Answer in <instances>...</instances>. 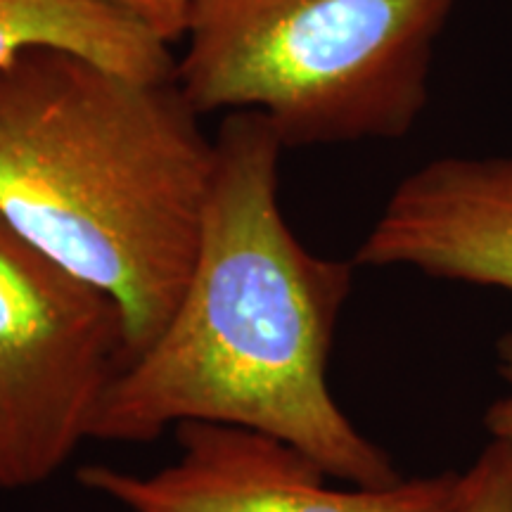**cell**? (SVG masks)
Listing matches in <instances>:
<instances>
[{"label":"cell","instance_id":"obj_1","mask_svg":"<svg viewBox=\"0 0 512 512\" xmlns=\"http://www.w3.org/2000/svg\"><path fill=\"white\" fill-rule=\"evenodd\" d=\"M283 150L261 114L223 117L181 299L107 387L91 439L147 444L183 422L242 427L285 441L328 477L387 489L399 470L328 387L354 261L316 256L292 233L278 197Z\"/></svg>","mask_w":512,"mask_h":512},{"label":"cell","instance_id":"obj_4","mask_svg":"<svg viewBox=\"0 0 512 512\" xmlns=\"http://www.w3.org/2000/svg\"><path fill=\"white\" fill-rule=\"evenodd\" d=\"M128 358L124 316L0 214V491L72 460Z\"/></svg>","mask_w":512,"mask_h":512},{"label":"cell","instance_id":"obj_10","mask_svg":"<svg viewBox=\"0 0 512 512\" xmlns=\"http://www.w3.org/2000/svg\"><path fill=\"white\" fill-rule=\"evenodd\" d=\"M498 373L512 387V332L510 335H503L501 342H498ZM484 425L491 432V437L510 441L512 444V394L491 403L489 411L484 415Z\"/></svg>","mask_w":512,"mask_h":512},{"label":"cell","instance_id":"obj_2","mask_svg":"<svg viewBox=\"0 0 512 512\" xmlns=\"http://www.w3.org/2000/svg\"><path fill=\"white\" fill-rule=\"evenodd\" d=\"M211 166L214 138L176 81L55 48L0 64V214L117 302L126 363L181 299Z\"/></svg>","mask_w":512,"mask_h":512},{"label":"cell","instance_id":"obj_6","mask_svg":"<svg viewBox=\"0 0 512 512\" xmlns=\"http://www.w3.org/2000/svg\"><path fill=\"white\" fill-rule=\"evenodd\" d=\"M354 266L512 292V157H441L396 185Z\"/></svg>","mask_w":512,"mask_h":512},{"label":"cell","instance_id":"obj_3","mask_svg":"<svg viewBox=\"0 0 512 512\" xmlns=\"http://www.w3.org/2000/svg\"><path fill=\"white\" fill-rule=\"evenodd\" d=\"M456 3L185 0L176 86L200 117L261 114L285 150L401 138Z\"/></svg>","mask_w":512,"mask_h":512},{"label":"cell","instance_id":"obj_8","mask_svg":"<svg viewBox=\"0 0 512 512\" xmlns=\"http://www.w3.org/2000/svg\"><path fill=\"white\" fill-rule=\"evenodd\" d=\"M453 512H512V444L491 439L465 475H460Z\"/></svg>","mask_w":512,"mask_h":512},{"label":"cell","instance_id":"obj_7","mask_svg":"<svg viewBox=\"0 0 512 512\" xmlns=\"http://www.w3.org/2000/svg\"><path fill=\"white\" fill-rule=\"evenodd\" d=\"M36 48L69 50L143 81H176L171 43L105 0H0V64Z\"/></svg>","mask_w":512,"mask_h":512},{"label":"cell","instance_id":"obj_9","mask_svg":"<svg viewBox=\"0 0 512 512\" xmlns=\"http://www.w3.org/2000/svg\"><path fill=\"white\" fill-rule=\"evenodd\" d=\"M150 27L166 43L181 41L185 0H105Z\"/></svg>","mask_w":512,"mask_h":512},{"label":"cell","instance_id":"obj_5","mask_svg":"<svg viewBox=\"0 0 512 512\" xmlns=\"http://www.w3.org/2000/svg\"><path fill=\"white\" fill-rule=\"evenodd\" d=\"M178 458L150 475L88 465L79 482L128 512H453L460 472L387 489H328L320 467L285 441L242 427L183 422Z\"/></svg>","mask_w":512,"mask_h":512}]
</instances>
